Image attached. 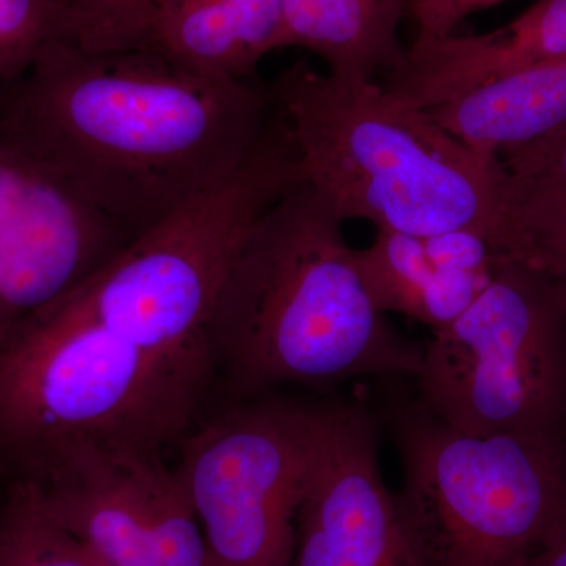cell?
Here are the masks:
<instances>
[{"mask_svg": "<svg viewBox=\"0 0 566 566\" xmlns=\"http://www.w3.org/2000/svg\"><path fill=\"white\" fill-rule=\"evenodd\" d=\"M208 352L227 403L289 386L417 378L423 360V346L376 308L344 221L305 181L238 249L212 311Z\"/></svg>", "mask_w": 566, "mask_h": 566, "instance_id": "obj_2", "label": "cell"}, {"mask_svg": "<svg viewBox=\"0 0 566 566\" xmlns=\"http://www.w3.org/2000/svg\"><path fill=\"white\" fill-rule=\"evenodd\" d=\"M304 180L342 221L431 237L465 232L536 260L512 178L375 81L319 73L300 61L270 85Z\"/></svg>", "mask_w": 566, "mask_h": 566, "instance_id": "obj_3", "label": "cell"}, {"mask_svg": "<svg viewBox=\"0 0 566 566\" xmlns=\"http://www.w3.org/2000/svg\"><path fill=\"white\" fill-rule=\"evenodd\" d=\"M409 0H283L277 51L314 52L334 76L375 81L400 62Z\"/></svg>", "mask_w": 566, "mask_h": 566, "instance_id": "obj_16", "label": "cell"}, {"mask_svg": "<svg viewBox=\"0 0 566 566\" xmlns=\"http://www.w3.org/2000/svg\"><path fill=\"white\" fill-rule=\"evenodd\" d=\"M312 424L314 405L271 394L229 401L181 439L175 474L208 566H292Z\"/></svg>", "mask_w": 566, "mask_h": 566, "instance_id": "obj_8", "label": "cell"}, {"mask_svg": "<svg viewBox=\"0 0 566 566\" xmlns=\"http://www.w3.org/2000/svg\"><path fill=\"white\" fill-rule=\"evenodd\" d=\"M283 0H164L147 50L197 73L248 81L277 51Z\"/></svg>", "mask_w": 566, "mask_h": 566, "instance_id": "obj_15", "label": "cell"}, {"mask_svg": "<svg viewBox=\"0 0 566 566\" xmlns=\"http://www.w3.org/2000/svg\"><path fill=\"white\" fill-rule=\"evenodd\" d=\"M513 186L517 216L536 259L566 296V191L516 181Z\"/></svg>", "mask_w": 566, "mask_h": 566, "instance_id": "obj_20", "label": "cell"}, {"mask_svg": "<svg viewBox=\"0 0 566 566\" xmlns=\"http://www.w3.org/2000/svg\"><path fill=\"white\" fill-rule=\"evenodd\" d=\"M214 389L208 354H156L59 304L0 333V482L81 447L166 453Z\"/></svg>", "mask_w": 566, "mask_h": 566, "instance_id": "obj_4", "label": "cell"}, {"mask_svg": "<svg viewBox=\"0 0 566 566\" xmlns=\"http://www.w3.org/2000/svg\"><path fill=\"white\" fill-rule=\"evenodd\" d=\"M505 0H447L439 9H436L430 17L424 18L417 24L416 40L438 39L455 32L458 24L465 18L497 6Z\"/></svg>", "mask_w": 566, "mask_h": 566, "instance_id": "obj_21", "label": "cell"}, {"mask_svg": "<svg viewBox=\"0 0 566 566\" xmlns=\"http://www.w3.org/2000/svg\"><path fill=\"white\" fill-rule=\"evenodd\" d=\"M394 428L406 565L513 566L565 520V442L461 433L417 405Z\"/></svg>", "mask_w": 566, "mask_h": 566, "instance_id": "obj_6", "label": "cell"}, {"mask_svg": "<svg viewBox=\"0 0 566 566\" xmlns=\"http://www.w3.org/2000/svg\"><path fill=\"white\" fill-rule=\"evenodd\" d=\"M292 566H408L375 419L360 401L314 405Z\"/></svg>", "mask_w": 566, "mask_h": 566, "instance_id": "obj_11", "label": "cell"}, {"mask_svg": "<svg viewBox=\"0 0 566 566\" xmlns=\"http://www.w3.org/2000/svg\"><path fill=\"white\" fill-rule=\"evenodd\" d=\"M423 111L476 155L499 158L566 125V57L502 74Z\"/></svg>", "mask_w": 566, "mask_h": 566, "instance_id": "obj_14", "label": "cell"}, {"mask_svg": "<svg viewBox=\"0 0 566 566\" xmlns=\"http://www.w3.org/2000/svg\"><path fill=\"white\" fill-rule=\"evenodd\" d=\"M132 241L0 125V333L80 289Z\"/></svg>", "mask_w": 566, "mask_h": 566, "instance_id": "obj_10", "label": "cell"}, {"mask_svg": "<svg viewBox=\"0 0 566 566\" xmlns=\"http://www.w3.org/2000/svg\"><path fill=\"white\" fill-rule=\"evenodd\" d=\"M447 0H409L408 18L416 22H422L424 18L430 17L436 9L442 6Z\"/></svg>", "mask_w": 566, "mask_h": 566, "instance_id": "obj_24", "label": "cell"}, {"mask_svg": "<svg viewBox=\"0 0 566 566\" xmlns=\"http://www.w3.org/2000/svg\"><path fill=\"white\" fill-rule=\"evenodd\" d=\"M77 46L88 52L147 50L164 0H54Z\"/></svg>", "mask_w": 566, "mask_h": 566, "instance_id": "obj_18", "label": "cell"}, {"mask_svg": "<svg viewBox=\"0 0 566 566\" xmlns=\"http://www.w3.org/2000/svg\"><path fill=\"white\" fill-rule=\"evenodd\" d=\"M509 256L517 255L465 232L415 237L378 230L374 243L356 251L376 308L415 319L431 333L463 315Z\"/></svg>", "mask_w": 566, "mask_h": 566, "instance_id": "obj_12", "label": "cell"}, {"mask_svg": "<svg viewBox=\"0 0 566 566\" xmlns=\"http://www.w3.org/2000/svg\"><path fill=\"white\" fill-rule=\"evenodd\" d=\"M513 566H566V517Z\"/></svg>", "mask_w": 566, "mask_h": 566, "instance_id": "obj_23", "label": "cell"}, {"mask_svg": "<svg viewBox=\"0 0 566 566\" xmlns=\"http://www.w3.org/2000/svg\"><path fill=\"white\" fill-rule=\"evenodd\" d=\"M31 485L109 566H208L202 527L164 453L81 447Z\"/></svg>", "mask_w": 566, "mask_h": 566, "instance_id": "obj_9", "label": "cell"}, {"mask_svg": "<svg viewBox=\"0 0 566 566\" xmlns=\"http://www.w3.org/2000/svg\"><path fill=\"white\" fill-rule=\"evenodd\" d=\"M54 41H74L54 0H0V92L20 81Z\"/></svg>", "mask_w": 566, "mask_h": 566, "instance_id": "obj_19", "label": "cell"}, {"mask_svg": "<svg viewBox=\"0 0 566 566\" xmlns=\"http://www.w3.org/2000/svg\"><path fill=\"white\" fill-rule=\"evenodd\" d=\"M416 405L461 433L566 444V296L509 256L485 292L423 346Z\"/></svg>", "mask_w": 566, "mask_h": 566, "instance_id": "obj_7", "label": "cell"}, {"mask_svg": "<svg viewBox=\"0 0 566 566\" xmlns=\"http://www.w3.org/2000/svg\"><path fill=\"white\" fill-rule=\"evenodd\" d=\"M271 112V88L253 80L73 41L0 92V125L133 240L232 175Z\"/></svg>", "mask_w": 566, "mask_h": 566, "instance_id": "obj_1", "label": "cell"}, {"mask_svg": "<svg viewBox=\"0 0 566 566\" xmlns=\"http://www.w3.org/2000/svg\"><path fill=\"white\" fill-rule=\"evenodd\" d=\"M300 156L273 107L244 163L134 238L57 303L158 354H210L208 327L227 271L256 221L304 182Z\"/></svg>", "mask_w": 566, "mask_h": 566, "instance_id": "obj_5", "label": "cell"}, {"mask_svg": "<svg viewBox=\"0 0 566 566\" xmlns=\"http://www.w3.org/2000/svg\"><path fill=\"white\" fill-rule=\"evenodd\" d=\"M0 566H109L71 534L31 483L3 486Z\"/></svg>", "mask_w": 566, "mask_h": 566, "instance_id": "obj_17", "label": "cell"}, {"mask_svg": "<svg viewBox=\"0 0 566 566\" xmlns=\"http://www.w3.org/2000/svg\"><path fill=\"white\" fill-rule=\"evenodd\" d=\"M565 57L566 0H538L495 31L416 40L382 87L428 109L493 77Z\"/></svg>", "mask_w": 566, "mask_h": 566, "instance_id": "obj_13", "label": "cell"}, {"mask_svg": "<svg viewBox=\"0 0 566 566\" xmlns=\"http://www.w3.org/2000/svg\"><path fill=\"white\" fill-rule=\"evenodd\" d=\"M532 166L539 181L566 191V125L536 145Z\"/></svg>", "mask_w": 566, "mask_h": 566, "instance_id": "obj_22", "label": "cell"}]
</instances>
